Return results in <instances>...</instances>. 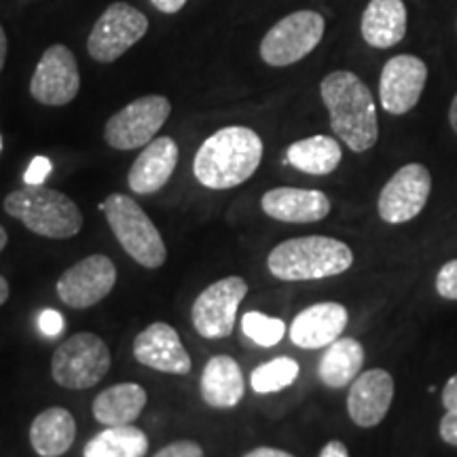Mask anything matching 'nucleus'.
<instances>
[{
  "instance_id": "f257e3e1",
  "label": "nucleus",
  "mask_w": 457,
  "mask_h": 457,
  "mask_svg": "<svg viewBox=\"0 0 457 457\" xmlns=\"http://www.w3.org/2000/svg\"><path fill=\"white\" fill-rule=\"evenodd\" d=\"M320 96L330 117V128L353 153H367L379 140L377 106L369 85L350 71H335L320 83Z\"/></svg>"
},
{
  "instance_id": "f03ea898",
  "label": "nucleus",
  "mask_w": 457,
  "mask_h": 457,
  "mask_svg": "<svg viewBox=\"0 0 457 457\" xmlns=\"http://www.w3.org/2000/svg\"><path fill=\"white\" fill-rule=\"evenodd\" d=\"M261 159V136L244 125H228L204 140L193 159V174L205 188L227 191L253 179Z\"/></svg>"
},
{
  "instance_id": "7ed1b4c3",
  "label": "nucleus",
  "mask_w": 457,
  "mask_h": 457,
  "mask_svg": "<svg viewBox=\"0 0 457 457\" xmlns=\"http://www.w3.org/2000/svg\"><path fill=\"white\" fill-rule=\"evenodd\" d=\"M352 265L353 253L350 245L327 236L286 239L267 256V270L282 282H310L341 276Z\"/></svg>"
},
{
  "instance_id": "20e7f679",
  "label": "nucleus",
  "mask_w": 457,
  "mask_h": 457,
  "mask_svg": "<svg viewBox=\"0 0 457 457\" xmlns=\"http://www.w3.org/2000/svg\"><path fill=\"white\" fill-rule=\"evenodd\" d=\"M4 212L28 231L47 239L74 237L83 228V214L71 197L43 185H26L4 197Z\"/></svg>"
},
{
  "instance_id": "39448f33",
  "label": "nucleus",
  "mask_w": 457,
  "mask_h": 457,
  "mask_svg": "<svg viewBox=\"0 0 457 457\" xmlns=\"http://www.w3.org/2000/svg\"><path fill=\"white\" fill-rule=\"evenodd\" d=\"M100 210L129 259L146 270H159L163 265L168 259V248L162 233L136 199L123 193H112L100 204Z\"/></svg>"
},
{
  "instance_id": "423d86ee",
  "label": "nucleus",
  "mask_w": 457,
  "mask_h": 457,
  "mask_svg": "<svg viewBox=\"0 0 457 457\" xmlns=\"http://www.w3.org/2000/svg\"><path fill=\"white\" fill-rule=\"evenodd\" d=\"M111 350L94 333H77L62 343L51 358V377L66 390H89L111 370Z\"/></svg>"
},
{
  "instance_id": "0eeeda50",
  "label": "nucleus",
  "mask_w": 457,
  "mask_h": 457,
  "mask_svg": "<svg viewBox=\"0 0 457 457\" xmlns=\"http://www.w3.org/2000/svg\"><path fill=\"white\" fill-rule=\"evenodd\" d=\"M324 17L318 11H295L282 17L261 41V57L267 66L286 68L301 62L324 37Z\"/></svg>"
},
{
  "instance_id": "6e6552de",
  "label": "nucleus",
  "mask_w": 457,
  "mask_h": 457,
  "mask_svg": "<svg viewBox=\"0 0 457 457\" xmlns=\"http://www.w3.org/2000/svg\"><path fill=\"white\" fill-rule=\"evenodd\" d=\"M171 104L165 96H145L129 102L106 121L104 140L114 151L145 148L170 119Z\"/></svg>"
},
{
  "instance_id": "1a4fd4ad",
  "label": "nucleus",
  "mask_w": 457,
  "mask_h": 457,
  "mask_svg": "<svg viewBox=\"0 0 457 457\" xmlns=\"http://www.w3.org/2000/svg\"><path fill=\"white\" fill-rule=\"evenodd\" d=\"M148 32V17L129 3H112L98 17L87 38V54L100 64H112Z\"/></svg>"
},
{
  "instance_id": "9d476101",
  "label": "nucleus",
  "mask_w": 457,
  "mask_h": 457,
  "mask_svg": "<svg viewBox=\"0 0 457 457\" xmlns=\"http://www.w3.org/2000/svg\"><path fill=\"white\" fill-rule=\"evenodd\" d=\"M248 295L244 278L228 276L210 284L193 303V327L204 339H227L236 328L237 310Z\"/></svg>"
},
{
  "instance_id": "9b49d317",
  "label": "nucleus",
  "mask_w": 457,
  "mask_h": 457,
  "mask_svg": "<svg viewBox=\"0 0 457 457\" xmlns=\"http://www.w3.org/2000/svg\"><path fill=\"white\" fill-rule=\"evenodd\" d=\"M432 193V174L424 163L403 165L381 188L377 212L387 225H404L424 212Z\"/></svg>"
},
{
  "instance_id": "f8f14e48",
  "label": "nucleus",
  "mask_w": 457,
  "mask_h": 457,
  "mask_svg": "<svg viewBox=\"0 0 457 457\" xmlns=\"http://www.w3.org/2000/svg\"><path fill=\"white\" fill-rule=\"evenodd\" d=\"M117 267L106 254H91L62 273L55 290L60 301L72 310H89L112 293Z\"/></svg>"
},
{
  "instance_id": "ddd939ff",
  "label": "nucleus",
  "mask_w": 457,
  "mask_h": 457,
  "mask_svg": "<svg viewBox=\"0 0 457 457\" xmlns=\"http://www.w3.org/2000/svg\"><path fill=\"white\" fill-rule=\"evenodd\" d=\"M81 72L77 57L66 45H51L38 60L30 79V94L38 104L66 106L79 96Z\"/></svg>"
},
{
  "instance_id": "4468645a",
  "label": "nucleus",
  "mask_w": 457,
  "mask_h": 457,
  "mask_svg": "<svg viewBox=\"0 0 457 457\" xmlns=\"http://www.w3.org/2000/svg\"><path fill=\"white\" fill-rule=\"evenodd\" d=\"M426 81L428 66L421 57L411 54L390 57L379 77V102L384 111L394 117L413 111L424 94Z\"/></svg>"
},
{
  "instance_id": "2eb2a0df",
  "label": "nucleus",
  "mask_w": 457,
  "mask_h": 457,
  "mask_svg": "<svg viewBox=\"0 0 457 457\" xmlns=\"http://www.w3.org/2000/svg\"><path fill=\"white\" fill-rule=\"evenodd\" d=\"M134 358L142 367L168 375H188L193 360L182 345L174 327L165 322H153L134 339Z\"/></svg>"
},
{
  "instance_id": "dca6fc26",
  "label": "nucleus",
  "mask_w": 457,
  "mask_h": 457,
  "mask_svg": "<svg viewBox=\"0 0 457 457\" xmlns=\"http://www.w3.org/2000/svg\"><path fill=\"white\" fill-rule=\"evenodd\" d=\"M392 400L394 377L384 369H370L350 384L347 415L358 428H375L386 420Z\"/></svg>"
},
{
  "instance_id": "f3484780",
  "label": "nucleus",
  "mask_w": 457,
  "mask_h": 457,
  "mask_svg": "<svg viewBox=\"0 0 457 457\" xmlns=\"http://www.w3.org/2000/svg\"><path fill=\"white\" fill-rule=\"evenodd\" d=\"M350 322V313L345 305L335 301H324L310 305L296 313L290 324V341L301 350H322L335 343Z\"/></svg>"
},
{
  "instance_id": "a211bd4d",
  "label": "nucleus",
  "mask_w": 457,
  "mask_h": 457,
  "mask_svg": "<svg viewBox=\"0 0 457 457\" xmlns=\"http://www.w3.org/2000/svg\"><path fill=\"white\" fill-rule=\"evenodd\" d=\"M261 208L273 220L307 225L327 219L330 214V199L318 188L278 187L262 195Z\"/></svg>"
},
{
  "instance_id": "6ab92c4d",
  "label": "nucleus",
  "mask_w": 457,
  "mask_h": 457,
  "mask_svg": "<svg viewBox=\"0 0 457 457\" xmlns=\"http://www.w3.org/2000/svg\"><path fill=\"white\" fill-rule=\"evenodd\" d=\"M179 145L170 136H159L142 148V153L129 168L128 185L138 195H153L168 185L179 165Z\"/></svg>"
},
{
  "instance_id": "aec40b11",
  "label": "nucleus",
  "mask_w": 457,
  "mask_h": 457,
  "mask_svg": "<svg viewBox=\"0 0 457 457\" xmlns=\"http://www.w3.org/2000/svg\"><path fill=\"white\" fill-rule=\"evenodd\" d=\"M407 4L404 0H370L360 20L364 43L373 49H390L407 34Z\"/></svg>"
},
{
  "instance_id": "412c9836",
  "label": "nucleus",
  "mask_w": 457,
  "mask_h": 457,
  "mask_svg": "<svg viewBox=\"0 0 457 457\" xmlns=\"http://www.w3.org/2000/svg\"><path fill=\"white\" fill-rule=\"evenodd\" d=\"M202 398L212 409H233L242 403L245 381L242 367L231 356L219 353L205 362L202 373Z\"/></svg>"
},
{
  "instance_id": "4be33fe9",
  "label": "nucleus",
  "mask_w": 457,
  "mask_h": 457,
  "mask_svg": "<svg viewBox=\"0 0 457 457\" xmlns=\"http://www.w3.org/2000/svg\"><path fill=\"white\" fill-rule=\"evenodd\" d=\"M77 421L64 407L45 409L30 426V445L41 457H60L74 445Z\"/></svg>"
},
{
  "instance_id": "5701e85b",
  "label": "nucleus",
  "mask_w": 457,
  "mask_h": 457,
  "mask_svg": "<svg viewBox=\"0 0 457 457\" xmlns=\"http://www.w3.org/2000/svg\"><path fill=\"white\" fill-rule=\"evenodd\" d=\"M148 403V394L138 384H117L106 387L94 400L96 421L106 428L129 426L138 420Z\"/></svg>"
},
{
  "instance_id": "b1692460",
  "label": "nucleus",
  "mask_w": 457,
  "mask_h": 457,
  "mask_svg": "<svg viewBox=\"0 0 457 457\" xmlns=\"http://www.w3.org/2000/svg\"><path fill=\"white\" fill-rule=\"evenodd\" d=\"M364 364L362 343L352 337H339L330 343L318 364V377L327 387L341 390L347 387L360 375Z\"/></svg>"
},
{
  "instance_id": "393cba45",
  "label": "nucleus",
  "mask_w": 457,
  "mask_h": 457,
  "mask_svg": "<svg viewBox=\"0 0 457 457\" xmlns=\"http://www.w3.org/2000/svg\"><path fill=\"white\" fill-rule=\"evenodd\" d=\"M343 159L341 145L330 136H310L286 148V162L295 170L310 176H328L339 168Z\"/></svg>"
},
{
  "instance_id": "a878e982",
  "label": "nucleus",
  "mask_w": 457,
  "mask_h": 457,
  "mask_svg": "<svg viewBox=\"0 0 457 457\" xmlns=\"http://www.w3.org/2000/svg\"><path fill=\"white\" fill-rule=\"evenodd\" d=\"M148 436L136 426H112L85 445L83 457H145Z\"/></svg>"
},
{
  "instance_id": "bb28decb",
  "label": "nucleus",
  "mask_w": 457,
  "mask_h": 457,
  "mask_svg": "<svg viewBox=\"0 0 457 457\" xmlns=\"http://www.w3.org/2000/svg\"><path fill=\"white\" fill-rule=\"evenodd\" d=\"M299 373L301 367L295 358L278 356L253 370V375H250V387L256 394L282 392L295 384Z\"/></svg>"
},
{
  "instance_id": "cd10ccee",
  "label": "nucleus",
  "mask_w": 457,
  "mask_h": 457,
  "mask_svg": "<svg viewBox=\"0 0 457 457\" xmlns=\"http://www.w3.org/2000/svg\"><path fill=\"white\" fill-rule=\"evenodd\" d=\"M242 330L256 345L273 347L284 339L286 322L279 318L265 316L261 312H248L242 318Z\"/></svg>"
},
{
  "instance_id": "c85d7f7f",
  "label": "nucleus",
  "mask_w": 457,
  "mask_h": 457,
  "mask_svg": "<svg viewBox=\"0 0 457 457\" xmlns=\"http://www.w3.org/2000/svg\"><path fill=\"white\" fill-rule=\"evenodd\" d=\"M436 293L441 299L457 301V259H451L436 273Z\"/></svg>"
},
{
  "instance_id": "c756f323",
  "label": "nucleus",
  "mask_w": 457,
  "mask_h": 457,
  "mask_svg": "<svg viewBox=\"0 0 457 457\" xmlns=\"http://www.w3.org/2000/svg\"><path fill=\"white\" fill-rule=\"evenodd\" d=\"M153 457H204V449L195 441H176L159 449Z\"/></svg>"
},
{
  "instance_id": "7c9ffc66",
  "label": "nucleus",
  "mask_w": 457,
  "mask_h": 457,
  "mask_svg": "<svg viewBox=\"0 0 457 457\" xmlns=\"http://www.w3.org/2000/svg\"><path fill=\"white\" fill-rule=\"evenodd\" d=\"M49 174H51V162H49L47 157L38 155V157L32 159L30 165H28V170H26V174H24V180H26V185L38 187V185H43V182L49 179Z\"/></svg>"
},
{
  "instance_id": "2f4dec72",
  "label": "nucleus",
  "mask_w": 457,
  "mask_h": 457,
  "mask_svg": "<svg viewBox=\"0 0 457 457\" xmlns=\"http://www.w3.org/2000/svg\"><path fill=\"white\" fill-rule=\"evenodd\" d=\"M38 328H41L43 335L57 337V335L64 333L66 320L60 312L45 310V312H41V316H38Z\"/></svg>"
},
{
  "instance_id": "473e14b6",
  "label": "nucleus",
  "mask_w": 457,
  "mask_h": 457,
  "mask_svg": "<svg viewBox=\"0 0 457 457\" xmlns=\"http://www.w3.org/2000/svg\"><path fill=\"white\" fill-rule=\"evenodd\" d=\"M438 434L451 447H457V411H447L438 424Z\"/></svg>"
},
{
  "instance_id": "72a5a7b5",
  "label": "nucleus",
  "mask_w": 457,
  "mask_h": 457,
  "mask_svg": "<svg viewBox=\"0 0 457 457\" xmlns=\"http://www.w3.org/2000/svg\"><path fill=\"white\" fill-rule=\"evenodd\" d=\"M441 400L447 411H457V373L449 377V381L443 387Z\"/></svg>"
},
{
  "instance_id": "f704fd0d",
  "label": "nucleus",
  "mask_w": 457,
  "mask_h": 457,
  "mask_svg": "<svg viewBox=\"0 0 457 457\" xmlns=\"http://www.w3.org/2000/svg\"><path fill=\"white\" fill-rule=\"evenodd\" d=\"M151 4L165 15H174V13H179L182 7H185L187 0H151Z\"/></svg>"
},
{
  "instance_id": "c9c22d12",
  "label": "nucleus",
  "mask_w": 457,
  "mask_h": 457,
  "mask_svg": "<svg viewBox=\"0 0 457 457\" xmlns=\"http://www.w3.org/2000/svg\"><path fill=\"white\" fill-rule=\"evenodd\" d=\"M318 457H350V451H347V447L341 441H330L324 445V449L320 451Z\"/></svg>"
},
{
  "instance_id": "e433bc0d",
  "label": "nucleus",
  "mask_w": 457,
  "mask_h": 457,
  "mask_svg": "<svg viewBox=\"0 0 457 457\" xmlns=\"http://www.w3.org/2000/svg\"><path fill=\"white\" fill-rule=\"evenodd\" d=\"M244 457H295L293 453H288V451H282V449H273V447H259V449H253L250 453H245Z\"/></svg>"
},
{
  "instance_id": "4c0bfd02",
  "label": "nucleus",
  "mask_w": 457,
  "mask_h": 457,
  "mask_svg": "<svg viewBox=\"0 0 457 457\" xmlns=\"http://www.w3.org/2000/svg\"><path fill=\"white\" fill-rule=\"evenodd\" d=\"M7 51H9L7 34H4L3 26H0V72H3V68H4V62H7Z\"/></svg>"
},
{
  "instance_id": "58836bf2",
  "label": "nucleus",
  "mask_w": 457,
  "mask_h": 457,
  "mask_svg": "<svg viewBox=\"0 0 457 457\" xmlns=\"http://www.w3.org/2000/svg\"><path fill=\"white\" fill-rule=\"evenodd\" d=\"M449 125L457 134V94L453 96V100H451V106H449Z\"/></svg>"
},
{
  "instance_id": "ea45409f",
  "label": "nucleus",
  "mask_w": 457,
  "mask_h": 457,
  "mask_svg": "<svg viewBox=\"0 0 457 457\" xmlns=\"http://www.w3.org/2000/svg\"><path fill=\"white\" fill-rule=\"evenodd\" d=\"M9 295H11L9 282L4 279V276H0V305H4V303L9 301Z\"/></svg>"
},
{
  "instance_id": "a19ab883",
  "label": "nucleus",
  "mask_w": 457,
  "mask_h": 457,
  "mask_svg": "<svg viewBox=\"0 0 457 457\" xmlns=\"http://www.w3.org/2000/svg\"><path fill=\"white\" fill-rule=\"evenodd\" d=\"M7 242H9L7 231H4V227L0 225V253H3V250H4V245H7Z\"/></svg>"
},
{
  "instance_id": "79ce46f5",
  "label": "nucleus",
  "mask_w": 457,
  "mask_h": 457,
  "mask_svg": "<svg viewBox=\"0 0 457 457\" xmlns=\"http://www.w3.org/2000/svg\"><path fill=\"white\" fill-rule=\"evenodd\" d=\"M0 148H3V138H0Z\"/></svg>"
}]
</instances>
